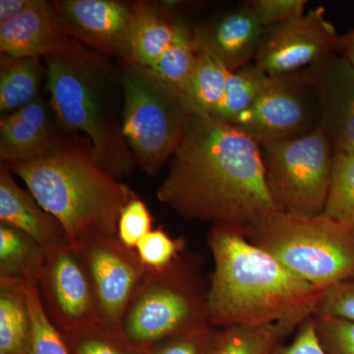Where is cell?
<instances>
[{
    "label": "cell",
    "mask_w": 354,
    "mask_h": 354,
    "mask_svg": "<svg viewBox=\"0 0 354 354\" xmlns=\"http://www.w3.org/2000/svg\"><path fill=\"white\" fill-rule=\"evenodd\" d=\"M315 90L320 127L335 153L354 155V66L332 53L307 68Z\"/></svg>",
    "instance_id": "14"
},
{
    "label": "cell",
    "mask_w": 354,
    "mask_h": 354,
    "mask_svg": "<svg viewBox=\"0 0 354 354\" xmlns=\"http://www.w3.org/2000/svg\"><path fill=\"white\" fill-rule=\"evenodd\" d=\"M122 130L139 167L156 176L169 165L190 114L183 95L148 67L120 62Z\"/></svg>",
    "instance_id": "7"
},
{
    "label": "cell",
    "mask_w": 354,
    "mask_h": 354,
    "mask_svg": "<svg viewBox=\"0 0 354 354\" xmlns=\"http://www.w3.org/2000/svg\"><path fill=\"white\" fill-rule=\"evenodd\" d=\"M9 167L73 247L97 235L118 236L121 211L138 197L104 169L91 140L79 133L68 132L46 157Z\"/></svg>",
    "instance_id": "3"
},
{
    "label": "cell",
    "mask_w": 354,
    "mask_h": 354,
    "mask_svg": "<svg viewBox=\"0 0 354 354\" xmlns=\"http://www.w3.org/2000/svg\"><path fill=\"white\" fill-rule=\"evenodd\" d=\"M73 248L87 268L104 327L124 339L123 320L148 268L118 236L97 235Z\"/></svg>",
    "instance_id": "11"
},
{
    "label": "cell",
    "mask_w": 354,
    "mask_h": 354,
    "mask_svg": "<svg viewBox=\"0 0 354 354\" xmlns=\"http://www.w3.org/2000/svg\"><path fill=\"white\" fill-rule=\"evenodd\" d=\"M152 216L145 203L139 197L135 198L121 211L118 239L128 248L136 249L139 242L152 232Z\"/></svg>",
    "instance_id": "31"
},
{
    "label": "cell",
    "mask_w": 354,
    "mask_h": 354,
    "mask_svg": "<svg viewBox=\"0 0 354 354\" xmlns=\"http://www.w3.org/2000/svg\"><path fill=\"white\" fill-rule=\"evenodd\" d=\"M7 165L0 164V223L29 235L44 250L68 241L59 221L23 189Z\"/></svg>",
    "instance_id": "18"
},
{
    "label": "cell",
    "mask_w": 354,
    "mask_h": 354,
    "mask_svg": "<svg viewBox=\"0 0 354 354\" xmlns=\"http://www.w3.org/2000/svg\"><path fill=\"white\" fill-rule=\"evenodd\" d=\"M260 147L268 188L279 211L298 216L323 214L335 155L323 128Z\"/></svg>",
    "instance_id": "8"
},
{
    "label": "cell",
    "mask_w": 354,
    "mask_h": 354,
    "mask_svg": "<svg viewBox=\"0 0 354 354\" xmlns=\"http://www.w3.org/2000/svg\"><path fill=\"white\" fill-rule=\"evenodd\" d=\"M43 95L0 118V164H25L50 155L67 136Z\"/></svg>",
    "instance_id": "15"
},
{
    "label": "cell",
    "mask_w": 354,
    "mask_h": 354,
    "mask_svg": "<svg viewBox=\"0 0 354 354\" xmlns=\"http://www.w3.org/2000/svg\"><path fill=\"white\" fill-rule=\"evenodd\" d=\"M36 0H1L0 1V24L14 19L25 12Z\"/></svg>",
    "instance_id": "37"
},
{
    "label": "cell",
    "mask_w": 354,
    "mask_h": 354,
    "mask_svg": "<svg viewBox=\"0 0 354 354\" xmlns=\"http://www.w3.org/2000/svg\"><path fill=\"white\" fill-rule=\"evenodd\" d=\"M207 244L214 260L208 281L212 327L278 324L286 337L315 315L325 290L254 245L241 228L213 225Z\"/></svg>",
    "instance_id": "2"
},
{
    "label": "cell",
    "mask_w": 354,
    "mask_h": 354,
    "mask_svg": "<svg viewBox=\"0 0 354 354\" xmlns=\"http://www.w3.org/2000/svg\"><path fill=\"white\" fill-rule=\"evenodd\" d=\"M65 339L75 354H141L104 326Z\"/></svg>",
    "instance_id": "32"
},
{
    "label": "cell",
    "mask_w": 354,
    "mask_h": 354,
    "mask_svg": "<svg viewBox=\"0 0 354 354\" xmlns=\"http://www.w3.org/2000/svg\"><path fill=\"white\" fill-rule=\"evenodd\" d=\"M46 82L43 58L0 55V111L12 113L41 97Z\"/></svg>",
    "instance_id": "20"
},
{
    "label": "cell",
    "mask_w": 354,
    "mask_h": 354,
    "mask_svg": "<svg viewBox=\"0 0 354 354\" xmlns=\"http://www.w3.org/2000/svg\"><path fill=\"white\" fill-rule=\"evenodd\" d=\"M272 354H326L317 339L313 317L300 326L290 344H279Z\"/></svg>",
    "instance_id": "36"
},
{
    "label": "cell",
    "mask_w": 354,
    "mask_h": 354,
    "mask_svg": "<svg viewBox=\"0 0 354 354\" xmlns=\"http://www.w3.org/2000/svg\"><path fill=\"white\" fill-rule=\"evenodd\" d=\"M269 76L255 64L232 72L220 106L211 118L234 124L259 97Z\"/></svg>",
    "instance_id": "25"
},
{
    "label": "cell",
    "mask_w": 354,
    "mask_h": 354,
    "mask_svg": "<svg viewBox=\"0 0 354 354\" xmlns=\"http://www.w3.org/2000/svg\"><path fill=\"white\" fill-rule=\"evenodd\" d=\"M24 290L31 321V337L28 354H69L64 335L53 325L46 313L37 279H28L25 281Z\"/></svg>",
    "instance_id": "26"
},
{
    "label": "cell",
    "mask_w": 354,
    "mask_h": 354,
    "mask_svg": "<svg viewBox=\"0 0 354 354\" xmlns=\"http://www.w3.org/2000/svg\"><path fill=\"white\" fill-rule=\"evenodd\" d=\"M313 320L324 353L354 354V321L329 315H315Z\"/></svg>",
    "instance_id": "29"
},
{
    "label": "cell",
    "mask_w": 354,
    "mask_h": 354,
    "mask_svg": "<svg viewBox=\"0 0 354 354\" xmlns=\"http://www.w3.org/2000/svg\"><path fill=\"white\" fill-rule=\"evenodd\" d=\"M25 281L0 278V354L29 353L31 321Z\"/></svg>",
    "instance_id": "21"
},
{
    "label": "cell",
    "mask_w": 354,
    "mask_h": 354,
    "mask_svg": "<svg viewBox=\"0 0 354 354\" xmlns=\"http://www.w3.org/2000/svg\"><path fill=\"white\" fill-rule=\"evenodd\" d=\"M74 41L48 0H36L25 12L0 24V55L44 59L64 53Z\"/></svg>",
    "instance_id": "17"
},
{
    "label": "cell",
    "mask_w": 354,
    "mask_h": 354,
    "mask_svg": "<svg viewBox=\"0 0 354 354\" xmlns=\"http://www.w3.org/2000/svg\"><path fill=\"white\" fill-rule=\"evenodd\" d=\"M134 8L132 62L152 69L190 22L172 14L162 1H134Z\"/></svg>",
    "instance_id": "19"
},
{
    "label": "cell",
    "mask_w": 354,
    "mask_h": 354,
    "mask_svg": "<svg viewBox=\"0 0 354 354\" xmlns=\"http://www.w3.org/2000/svg\"><path fill=\"white\" fill-rule=\"evenodd\" d=\"M335 53L346 58L354 66V28L346 34L339 35Z\"/></svg>",
    "instance_id": "38"
},
{
    "label": "cell",
    "mask_w": 354,
    "mask_h": 354,
    "mask_svg": "<svg viewBox=\"0 0 354 354\" xmlns=\"http://www.w3.org/2000/svg\"><path fill=\"white\" fill-rule=\"evenodd\" d=\"M283 337L278 324L218 328L212 335L208 354H272Z\"/></svg>",
    "instance_id": "23"
},
{
    "label": "cell",
    "mask_w": 354,
    "mask_h": 354,
    "mask_svg": "<svg viewBox=\"0 0 354 354\" xmlns=\"http://www.w3.org/2000/svg\"><path fill=\"white\" fill-rule=\"evenodd\" d=\"M44 62L48 101L62 127L88 137L115 178L131 176L137 165L122 130L120 65L77 41Z\"/></svg>",
    "instance_id": "4"
},
{
    "label": "cell",
    "mask_w": 354,
    "mask_h": 354,
    "mask_svg": "<svg viewBox=\"0 0 354 354\" xmlns=\"http://www.w3.org/2000/svg\"><path fill=\"white\" fill-rule=\"evenodd\" d=\"M201 256L186 252L164 269H148L122 323L128 346L144 354L165 339L209 325Z\"/></svg>",
    "instance_id": "5"
},
{
    "label": "cell",
    "mask_w": 354,
    "mask_h": 354,
    "mask_svg": "<svg viewBox=\"0 0 354 354\" xmlns=\"http://www.w3.org/2000/svg\"><path fill=\"white\" fill-rule=\"evenodd\" d=\"M214 330L211 325L203 326L165 339L144 354H208Z\"/></svg>",
    "instance_id": "34"
},
{
    "label": "cell",
    "mask_w": 354,
    "mask_h": 354,
    "mask_svg": "<svg viewBox=\"0 0 354 354\" xmlns=\"http://www.w3.org/2000/svg\"><path fill=\"white\" fill-rule=\"evenodd\" d=\"M232 73L214 58L197 53L196 64L181 91L188 113L213 115L225 97Z\"/></svg>",
    "instance_id": "22"
},
{
    "label": "cell",
    "mask_w": 354,
    "mask_h": 354,
    "mask_svg": "<svg viewBox=\"0 0 354 354\" xmlns=\"http://www.w3.org/2000/svg\"><path fill=\"white\" fill-rule=\"evenodd\" d=\"M167 167L158 200L185 220L245 232L279 211L266 181L259 144L234 124L190 114Z\"/></svg>",
    "instance_id": "1"
},
{
    "label": "cell",
    "mask_w": 354,
    "mask_h": 354,
    "mask_svg": "<svg viewBox=\"0 0 354 354\" xmlns=\"http://www.w3.org/2000/svg\"><path fill=\"white\" fill-rule=\"evenodd\" d=\"M264 28L243 2L193 26L197 53L208 55L234 72L253 64Z\"/></svg>",
    "instance_id": "16"
},
{
    "label": "cell",
    "mask_w": 354,
    "mask_h": 354,
    "mask_svg": "<svg viewBox=\"0 0 354 354\" xmlns=\"http://www.w3.org/2000/svg\"><path fill=\"white\" fill-rule=\"evenodd\" d=\"M235 127L259 145L299 138L320 127L315 90L307 68L272 76Z\"/></svg>",
    "instance_id": "10"
},
{
    "label": "cell",
    "mask_w": 354,
    "mask_h": 354,
    "mask_svg": "<svg viewBox=\"0 0 354 354\" xmlns=\"http://www.w3.org/2000/svg\"><path fill=\"white\" fill-rule=\"evenodd\" d=\"M192 30L191 23L186 25L174 46L152 68L162 80L180 93L196 64L197 53L193 44Z\"/></svg>",
    "instance_id": "28"
},
{
    "label": "cell",
    "mask_w": 354,
    "mask_h": 354,
    "mask_svg": "<svg viewBox=\"0 0 354 354\" xmlns=\"http://www.w3.org/2000/svg\"><path fill=\"white\" fill-rule=\"evenodd\" d=\"M242 2L263 28L281 24L306 12V0H245Z\"/></svg>",
    "instance_id": "33"
},
{
    "label": "cell",
    "mask_w": 354,
    "mask_h": 354,
    "mask_svg": "<svg viewBox=\"0 0 354 354\" xmlns=\"http://www.w3.org/2000/svg\"><path fill=\"white\" fill-rule=\"evenodd\" d=\"M183 239H174L164 230H152L136 247L140 260L148 269H164L186 250Z\"/></svg>",
    "instance_id": "30"
},
{
    "label": "cell",
    "mask_w": 354,
    "mask_h": 354,
    "mask_svg": "<svg viewBox=\"0 0 354 354\" xmlns=\"http://www.w3.org/2000/svg\"><path fill=\"white\" fill-rule=\"evenodd\" d=\"M324 214L354 230V155L335 153Z\"/></svg>",
    "instance_id": "27"
},
{
    "label": "cell",
    "mask_w": 354,
    "mask_h": 354,
    "mask_svg": "<svg viewBox=\"0 0 354 354\" xmlns=\"http://www.w3.org/2000/svg\"><path fill=\"white\" fill-rule=\"evenodd\" d=\"M44 250L17 228L0 223V278L38 279Z\"/></svg>",
    "instance_id": "24"
},
{
    "label": "cell",
    "mask_w": 354,
    "mask_h": 354,
    "mask_svg": "<svg viewBox=\"0 0 354 354\" xmlns=\"http://www.w3.org/2000/svg\"><path fill=\"white\" fill-rule=\"evenodd\" d=\"M244 235L295 276L324 290L354 279V230L324 213L278 211L256 221Z\"/></svg>",
    "instance_id": "6"
},
{
    "label": "cell",
    "mask_w": 354,
    "mask_h": 354,
    "mask_svg": "<svg viewBox=\"0 0 354 354\" xmlns=\"http://www.w3.org/2000/svg\"><path fill=\"white\" fill-rule=\"evenodd\" d=\"M339 36L325 9L316 7L264 28L254 64L270 77L300 71L335 53Z\"/></svg>",
    "instance_id": "12"
},
{
    "label": "cell",
    "mask_w": 354,
    "mask_h": 354,
    "mask_svg": "<svg viewBox=\"0 0 354 354\" xmlns=\"http://www.w3.org/2000/svg\"><path fill=\"white\" fill-rule=\"evenodd\" d=\"M315 315L341 317L354 321V279L335 283L325 290Z\"/></svg>",
    "instance_id": "35"
},
{
    "label": "cell",
    "mask_w": 354,
    "mask_h": 354,
    "mask_svg": "<svg viewBox=\"0 0 354 354\" xmlns=\"http://www.w3.org/2000/svg\"><path fill=\"white\" fill-rule=\"evenodd\" d=\"M53 3L72 39L120 62H132L134 1L53 0Z\"/></svg>",
    "instance_id": "13"
},
{
    "label": "cell",
    "mask_w": 354,
    "mask_h": 354,
    "mask_svg": "<svg viewBox=\"0 0 354 354\" xmlns=\"http://www.w3.org/2000/svg\"><path fill=\"white\" fill-rule=\"evenodd\" d=\"M37 281L46 313L64 339L104 326L87 268L68 241L44 249Z\"/></svg>",
    "instance_id": "9"
}]
</instances>
